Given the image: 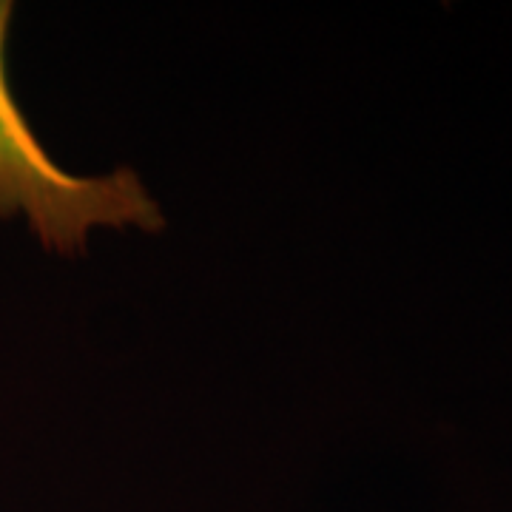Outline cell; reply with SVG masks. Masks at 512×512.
<instances>
[{"instance_id":"cell-1","label":"cell","mask_w":512,"mask_h":512,"mask_svg":"<svg viewBox=\"0 0 512 512\" xmlns=\"http://www.w3.org/2000/svg\"><path fill=\"white\" fill-rule=\"evenodd\" d=\"M12 9L0 0V220H23L46 251L63 256L83 254L94 228L160 231L163 211L134 171L72 174L37 140L6 74Z\"/></svg>"}]
</instances>
